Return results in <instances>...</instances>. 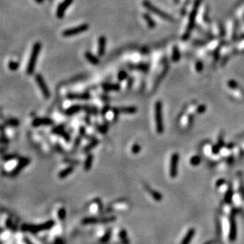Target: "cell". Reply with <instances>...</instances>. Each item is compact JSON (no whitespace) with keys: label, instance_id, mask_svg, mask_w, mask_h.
Wrapping results in <instances>:
<instances>
[{"label":"cell","instance_id":"obj_18","mask_svg":"<svg viewBox=\"0 0 244 244\" xmlns=\"http://www.w3.org/2000/svg\"><path fill=\"white\" fill-rule=\"evenodd\" d=\"M121 111L124 113H127V114H132V113H135L136 111V108H133V107H130V108H121Z\"/></svg>","mask_w":244,"mask_h":244},{"label":"cell","instance_id":"obj_7","mask_svg":"<svg viewBox=\"0 0 244 244\" xmlns=\"http://www.w3.org/2000/svg\"><path fill=\"white\" fill-rule=\"evenodd\" d=\"M72 2H73V0H64V2H61L60 6H58L57 10H56V17L59 19L63 18L66 10L69 7V6L72 4Z\"/></svg>","mask_w":244,"mask_h":244},{"label":"cell","instance_id":"obj_26","mask_svg":"<svg viewBox=\"0 0 244 244\" xmlns=\"http://www.w3.org/2000/svg\"><path fill=\"white\" fill-rule=\"evenodd\" d=\"M204 111H205V107L204 106H200L198 108V109H197V112H198V113L200 112V113H201V112H204Z\"/></svg>","mask_w":244,"mask_h":244},{"label":"cell","instance_id":"obj_24","mask_svg":"<svg viewBox=\"0 0 244 244\" xmlns=\"http://www.w3.org/2000/svg\"><path fill=\"white\" fill-rule=\"evenodd\" d=\"M140 147L139 145H137V144H135V145L133 146V149H132V152H133V153L134 154L138 153L140 152Z\"/></svg>","mask_w":244,"mask_h":244},{"label":"cell","instance_id":"obj_28","mask_svg":"<svg viewBox=\"0 0 244 244\" xmlns=\"http://www.w3.org/2000/svg\"><path fill=\"white\" fill-rule=\"evenodd\" d=\"M201 69H202V65H201V63H199V65L198 63H197V65H196V70H197V71H200L201 70Z\"/></svg>","mask_w":244,"mask_h":244},{"label":"cell","instance_id":"obj_14","mask_svg":"<svg viewBox=\"0 0 244 244\" xmlns=\"http://www.w3.org/2000/svg\"><path fill=\"white\" fill-rule=\"evenodd\" d=\"M85 57L86 59H87L88 61L90 62V63L94 64V65H97L99 63V60L96 57L95 55H94L93 54H91L90 52H86L85 53Z\"/></svg>","mask_w":244,"mask_h":244},{"label":"cell","instance_id":"obj_15","mask_svg":"<svg viewBox=\"0 0 244 244\" xmlns=\"http://www.w3.org/2000/svg\"><path fill=\"white\" fill-rule=\"evenodd\" d=\"M52 122V120L49 119L44 118V119H35V120L34 121L33 124H34V126H41L42 124H44V125L47 124V125H48V124H51Z\"/></svg>","mask_w":244,"mask_h":244},{"label":"cell","instance_id":"obj_12","mask_svg":"<svg viewBox=\"0 0 244 244\" xmlns=\"http://www.w3.org/2000/svg\"><path fill=\"white\" fill-rule=\"evenodd\" d=\"M114 217H109V218H104V219H94V218H90V219H87V221H84L86 223H98V222H102V223H106V222H111V221H114Z\"/></svg>","mask_w":244,"mask_h":244},{"label":"cell","instance_id":"obj_20","mask_svg":"<svg viewBox=\"0 0 244 244\" xmlns=\"http://www.w3.org/2000/svg\"><path fill=\"white\" fill-rule=\"evenodd\" d=\"M92 160H93V156H89L87 157V160L85 163V165H84V167L86 168V170H89L90 166L92 164Z\"/></svg>","mask_w":244,"mask_h":244},{"label":"cell","instance_id":"obj_3","mask_svg":"<svg viewBox=\"0 0 244 244\" xmlns=\"http://www.w3.org/2000/svg\"><path fill=\"white\" fill-rule=\"evenodd\" d=\"M88 29H89V26H88L87 24H83L81 26H76V27L71 28V29L64 30L62 34L65 37H70V36H72L77 35V34H80L83 33V32H86Z\"/></svg>","mask_w":244,"mask_h":244},{"label":"cell","instance_id":"obj_10","mask_svg":"<svg viewBox=\"0 0 244 244\" xmlns=\"http://www.w3.org/2000/svg\"><path fill=\"white\" fill-rule=\"evenodd\" d=\"M105 43H106L105 37L101 36V37L98 39V55H99L100 56H101V55L105 53Z\"/></svg>","mask_w":244,"mask_h":244},{"label":"cell","instance_id":"obj_25","mask_svg":"<svg viewBox=\"0 0 244 244\" xmlns=\"http://www.w3.org/2000/svg\"><path fill=\"white\" fill-rule=\"evenodd\" d=\"M105 89H108V90H118L119 89V86L118 85H106V87H105Z\"/></svg>","mask_w":244,"mask_h":244},{"label":"cell","instance_id":"obj_16","mask_svg":"<svg viewBox=\"0 0 244 244\" xmlns=\"http://www.w3.org/2000/svg\"><path fill=\"white\" fill-rule=\"evenodd\" d=\"M80 109H81V107H80V105H75V106H72L71 107V108H69L68 110L66 111L65 113L67 115H73L75 114V113L78 112Z\"/></svg>","mask_w":244,"mask_h":244},{"label":"cell","instance_id":"obj_19","mask_svg":"<svg viewBox=\"0 0 244 244\" xmlns=\"http://www.w3.org/2000/svg\"><path fill=\"white\" fill-rule=\"evenodd\" d=\"M200 159L198 156H193L190 160V163L193 166L198 165L199 163H200Z\"/></svg>","mask_w":244,"mask_h":244},{"label":"cell","instance_id":"obj_1","mask_svg":"<svg viewBox=\"0 0 244 244\" xmlns=\"http://www.w3.org/2000/svg\"><path fill=\"white\" fill-rule=\"evenodd\" d=\"M41 49V43L40 42H37L34 43L33 46L32 52H31V55H30V60H29V63L27 65V69H26V73L28 75L33 74V73L34 72L38 55L40 53Z\"/></svg>","mask_w":244,"mask_h":244},{"label":"cell","instance_id":"obj_9","mask_svg":"<svg viewBox=\"0 0 244 244\" xmlns=\"http://www.w3.org/2000/svg\"><path fill=\"white\" fill-rule=\"evenodd\" d=\"M52 225V222H48V223H46V224H44V225H38V227H27L26 228V229L29 231H31V232H38V231L40 230H44V229H49V228H51Z\"/></svg>","mask_w":244,"mask_h":244},{"label":"cell","instance_id":"obj_5","mask_svg":"<svg viewBox=\"0 0 244 244\" xmlns=\"http://www.w3.org/2000/svg\"><path fill=\"white\" fill-rule=\"evenodd\" d=\"M36 81L37 83L38 86L41 90L42 93L44 95V97L45 98H48L50 97V92L48 89V86L46 85L45 81H44V78L41 74H37L36 75Z\"/></svg>","mask_w":244,"mask_h":244},{"label":"cell","instance_id":"obj_23","mask_svg":"<svg viewBox=\"0 0 244 244\" xmlns=\"http://www.w3.org/2000/svg\"><path fill=\"white\" fill-rule=\"evenodd\" d=\"M121 239L124 243L126 244L128 242L127 239H126V232L125 230H122L121 232Z\"/></svg>","mask_w":244,"mask_h":244},{"label":"cell","instance_id":"obj_11","mask_svg":"<svg viewBox=\"0 0 244 244\" xmlns=\"http://www.w3.org/2000/svg\"><path fill=\"white\" fill-rule=\"evenodd\" d=\"M68 97L71 100H86L89 98V95L87 93H82V94H77V93H70L68 95Z\"/></svg>","mask_w":244,"mask_h":244},{"label":"cell","instance_id":"obj_4","mask_svg":"<svg viewBox=\"0 0 244 244\" xmlns=\"http://www.w3.org/2000/svg\"><path fill=\"white\" fill-rule=\"evenodd\" d=\"M143 6H144V7L147 8V10H149L150 11L152 12V13L157 14V15L160 16L161 18H163V19L168 20V21H173V18H171L169 14H167L166 13H164V12H163L162 10H159V9H158L157 7L154 6L152 4H151L150 2H148V1H143Z\"/></svg>","mask_w":244,"mask_h":244},{"label":"cell","instance_id":"obj_2","mask_svg":"<svg viewBox=\"0 0 244 244\" xmlns=\"http://www.w3.org/2000/svg\"><path fill=\"white\" fill-rule=\"evenodd\" d=\"M155 112L156 130L159 134H162L163 132V113H162V103L160 101H157L156 104H155Z\"/></svg>","mask_w":244,"mask_h":244},{"label":"cell","instance_id":"obj_22","mask_svg":"<svg viewBox=\"0 0 244 244\" xmlns=\"http://www.w3.org/2000/svg\"><path fill=\"white\" fill-rule=\"evenodd\" d=\"M72 171H73V168H72V167H69V168H68V169H66V170H64V171H62L61 173H60V176L61 178L65 177V176H67L68 174L71 173Z\"/></svg>","mask_w":244,"mask_h":244},{"label":"cell","instance_id":"obj_13","mask_svg":"<svg viewBox=\"0 0 244 244\" xmlns=\"http://www.w3.org/2000/svg\"><path fill=\"white\" fill-rule=\"evenodd\" d=\"M195 234V230L193 229H191L189 230L188 233H187L186 235V236L184 237V239H183L182 242V244H189V242L191 241V239H192V238L193 237V235H194Z\"/></svg>","mask_w":244,"mask_h":244},{"label":"cell","instance_id":"obj_27","mask_svg":"<svg viewBox=\"0 0 244 244\" xmlns=\"http://www.w3.org/2000/svg\"><path fill=\"white\" fill-rule=\"evenodd\" d=\"M126 73H125V72H121V74H119V78L121 79V80H122V79H124L125 77H126Z\"/></svg>","mask_w":244,"mask_h":244},{"label":"cell","instance_id":"obj_8","mask_svg":"<svg viewBox=\"0 0 244 244\" xmlns=\"http://www.w3.org/2000/svg\"><path fill=\"white\" fill-rule=\"evenodd\" d=\"M200 4V0H197L195 3L194 8L193 10H192V13L190 14V17H189V26H188V32H190V29H192V27L193 26V23H194L195 21V16H196V9L198 7V5Z\"/></svg>","mask_w":244,"mask_h":244},{"label":"cell","instance_id":"obj_21","mask_svg":"<svg viewBox=\"0 0 244 244\" xmlns=\"http://www.w3.org/2000/svg\"><path fill=\"white\" fill-rule=\"evenodd\" d=\"M143 17H144V19L146 20V21H147V25H149V26H150V27H154V26H155V22H153L152 20L151 19V18H150L149 16H147V14H144V15H143Z\"/></svg>","mask_w":244,"mask_h":244},{"label":"cell","instance_id":"obj_6","mask_svg":"<svg viewBox=\"0 0 244 244\" xmlns=\"http://www.w3.org/2000/svg\"><path fill=\"white\" fill-rule=\"evenodd\" d=\"M178 162H179V154L174 153L171 156V166H170V175L171 178H175L178 172Z\"/></svg>","mask_w":244,"mask_h":244},{"label":"cell","instance_id":"obj_17","mask_svg":"<svg viewBox=\"0 0 244 244\" xmlns=\"http://www.w3.org/2000/svg\"><path fill=\"white\" fill-rule=\"evenodd\" d=\"M8 67L10 70L13 71L17 70L18 69V67H19V64H18V63H17V62L10 61V63H8Z\"/></svg>","mask_w":244,"mask_h":244}]
</instances>
